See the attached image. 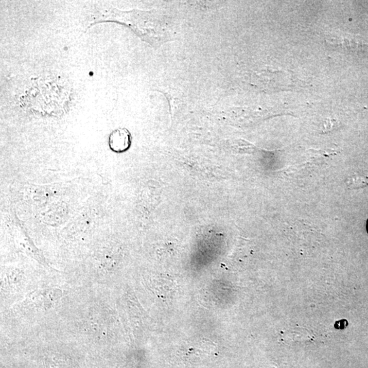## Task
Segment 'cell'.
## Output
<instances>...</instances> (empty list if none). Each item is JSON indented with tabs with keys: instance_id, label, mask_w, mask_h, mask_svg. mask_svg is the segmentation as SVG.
I'll return each mask as SVG.
<instances>
[{
	"instance_id": "6da1fadb",
	"label": "cell",
	"mask_w": 368,
	"mask_h": 368,
	"mask_svg": "<svg viewBox=\"0 0 368 368\" xmlns=\"http://www.w3.org/2000/svg\"><path fill=\"white\" fill-rule=\"evenodd\" d=\"M108 146L115 153H123L130 149L132 144V135L128 129H115L108 136Z\"/></svg>"
},
{
	"instance_id": "7a4b0ae2",
	"label": "cell",
	"mask_w": 368,
	"mask_h": 368,
	"mask_svg": "<svg viewBox=\"0 0 368 368\" xmlns=\"http://www.w3.org/2000/svg\"><path fill=\"white\" fill-rule=\"evenodd\" d=\"M354 179H355V181H352V184H351L352 188H359L368 186V178L358 177Z\"/></svg>"
},
{
	"instance_id": "3957f363",
	"label": "cell",
	"mask_w": 368,
	"mask_h": 368,
	"mask_svg": "<svg viewBox=\"0 0 368 368\" xmlns=\"http://www.w3.org/2000/svg\"><path fill=\"white\" fill-rule=\"evenodd\" d=\"M367 229H368V223H367Z\"/></svg>"
}]
</instances>
